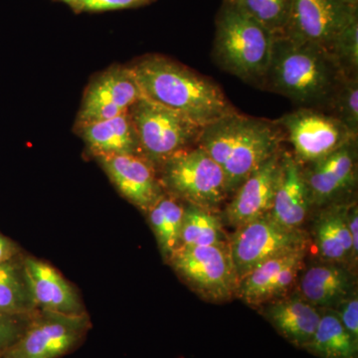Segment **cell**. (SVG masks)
<instances>
[{
  "label": "cell",
  "mask_w": 358,
  "mask_h": 358,
  "mask_svg": "<svg viewBox=\"0 0 358 358\" xmlns=\"http://www.w3.org/2000/svg\"><path fill=\"white\" fill-rule=\"evenodd\" d=\"M278 334L294 348L303 350L315 333L322 310L306 300L298 289L259 308Z\"/></svg>",
  "instance_id": "obj_18"
},
{
  "label": "cell",
  "mask_w": 358,
  "mask_h": 358,
  "mask_svg": "<svg viewBox=\"0 0 358 358\" xmlns=\"http://www.w3.org/2000/svg\"><path fill=\"white\" fill-rule=\"evenodd\" d=\"M188 288L210 303L236 298V270L229 245L179 247L166 262Z\"/></svg>",
  "instance_id": "obj_7"
},
{
  "label": "cell",
  "mask_w": 358,
  "mask_h": 358,
  "mask_svg": "<svg viewBox=\"0 0 358 358\" xmlns=\"http://www.w3.org/2000/svg\"><path fill=\"white\" fill-rule=\"evenodd\" d=\"M329 52L346 76H357L358 18L338 33L331 45Z\"/></svg>",
  "instance_id": "obj_29"
},
{
  "label": "cell",
  "mask_w": 358,
  "mask_h": 358,
  "mask_svg": "<svg viewBox=\"0 0 358 358\" xmlns=\"http://www.w3.org/2000/svg\"><path fill=\"white\" fill-rule=\"evenodd\" d=\"M341 1L353 9H358V0H341Z\"/></svg>",
  "instance_id": "obj_35"
},
{
  "label": "cell",
  "mask_w": 358,
  "mask_h": 358,
  "mask_svg": "<svg viewBox=\"0 0 358 358\" xmlns=\"http://www.w3.org/2000/svg\"><path fill=\"white\" fill-rule=\"evenodd\" d=\"M150 0H83L80 9L88 11L115 10L148 3Z\"/></svg>",
  "instance_id": "obj_32"
},
{
  "label": "cell",
  "mask_w": 358,
  "mask_h": 358,
  "mask_svg": "<svg viewBox=\"0 0 358 358\" xmlns=\"http://www.w3.org/2000/svg\"><path fill=\"white\" fill-rule=\"evenodd\" d=\"M157 169L164 192L185 203L219 211L230 199L222 169L199 145L174 155Z\"/></svg>",
  "instance_id": "obj_5"
},
{
  "label": "cell",
  "mask_w": 358,
  "mask_h": 358,
  "mask_svg": "<svg viewBox=\"0 0 358 358\" xmlns=\"http://www.w3.org/2000/svg\"><path fill=\"white\" fill-rule=\"evenodd\" d=\"M292 145V155L301 166H307L336 152L357 138L345 124L324 110L299 108L275 121Z\"/></svg>",
  "instance_id": "obj_10"
},
{
  "label": "cell",
  "mask_w": 358,
  "mask_h": 358,
  "mask_svg": "<svg viewBox=\"0 0 358 358\" xmlns=\"http://www.w3.org/2000/svg\"><path fill=\"white\" fill-rule=\"evenodd\" d=\"M22 253V249L16 242L0 232V265Z\"/></svg>",
  "instance_id": "obj_34"
},
{
  "label": "cell",
  "mask_w": 358,
  "mask_h": 358,
  "mask_svg": "<svg viewBox=\"0 0 358 358\" xmlns=\"http://www.w3.org/2000/svg\"><path fill=\"white\" fill-rule=\"evenodd\" d=\"M345 76L324 47L280 36L275 37L261 88L286 96L299 108L327 113Z\"/></svg>",
  "instance_id": "obj_2"
},
{
  "label": "cell",
  "mask_w": 358,
  "mask_h": 358,
  "mask_svg": "<svg viewBox=\"0 0 358 358\" xmlns=\"http://www.w3.org/2000/svg\"><path fill=\"white\" fill-rule=\"evenodd\" d=\"M129 68L143 98L176 110L202 128L236 110L216 82L171 59L148 55Z\"/></svg>",
  "instance_id": "obj_1"
},
{
  "label": "cell",
  "mask_w": 358,
  "mask_h": 358,
  "mask_svg": "<svg viewBox=\"0 0 358 358\" xmlns=\"http://www.w3.org/2000/svg\"><path fill=\"white\" fill-rule=\"evenodd\" d=\"M138 141V154L155 167L174 155L199 145L202 127L141 96L129 110Z\"/></svg>",
  "instance_id": "obj_6"
},
{
  "label": "cell",
  "mask_w": 358,
  "mask_h": 358,
  "mask_svg": "<svg viewBox=\"0 0 358 358\" xmlns=\"http://www.w3.org/2000/svg\"><path fill=\"white\" fill-rule=\"evenodd\" d=\"M303 350L320 358H358V343L333 310H322L319 326Z\"/></svg>",
  "instance_id": "obj_25"
},
{
  "label": "cell",
  "mask_w": 358,
  "mask_h": 358,
  "mask_svg": "<svg viewBox=\"0 0 358 358\" xmlns=\"http://www.w3.org/2000/svg\"><path fill=\"white\" fill-rule=\"evenodd\" d=\"M24 266L37 310L68 315L88 313L74 285L50 263L25 254Z\"/></svg>",
  "instance_id": "obj_17"
},
{
  "label": "cell",
  "mask_w": 358,
  "mask_h": 358,
  "mask_svg": "<svg viewBox=\"0 0 358 358\" xmlns=\"http://www.w3.org/2000/svg\"><path fill=\"white\" fill-rule=\"evenodd\" d=\"M358 18V9L341 0H293L282 36L319 45L329 51L339 32Z\"/></svg>",
  "instance_id": "obj_12"
},
{
  "label": "cell",
  "mask_w": 358,
  "mask_h": 358,
  "mask_svg": "<svg viewBox=\"0 0 358 358\" xmlns=\"http://www.w3.org/2000/svg\"><path fill=\"white\" fill-rule=\"evenodd\" d=\"M308 250L266 261L240 280L236 298L254 308L287 296L298 285Z\"/></svg>",
  "instance_id": "obj_14"
},
{
  "label": "cell",
  "mask_w": 358,
  "mask_h": 358,
  "mask_svg": "<svg viewBox=\"0 0 358 358\" xmlns=\"http://www.w3.org/2000/svg\"><path fill=\"white\" fill-rule=\"evenodd\" d=\"M96 159L120 194L143 213L164 194L157 167L141 155H112Z\"/></svg>",
  "instance_id": "obj_16"
},
{
  "label": "cell",
  "mask_w": 358,
  "mask_h": 358,
  "mask_svg": "<svg viewBox=\"0 0 358 358\" xmlns=\"http://www.w3.org/2000/svg\"><path fill=\"white\" fill-rule=\"evenodd\" d=\"M90 154L95 159L138 154V141L129 112L78 127Z\"/></svg>",
  "instance_id": "obj_22"
},
{
  "label": "cell",
  "mask_w": 358,
  "mask_h": 358,
  "mask_svg": "<svg viewBox=\"0 0 358 358\" xmlns=\"http://www.w3.org/2000/svg\"><path fill=\"white\" fill-rule=\"evenodd\" d=\"M141 96L140 86L129 66L110 68L95 78L85 92L77 127L129 112Z\"/></svg>",
  "instance_id": "obj_13"
},
{
  "label": "cell",
  "mask_w": 358,
  "mask_h": 358,
  "mask_svg": "<svg viewBox=\"0 0 358 358\" xmlns=\"http://www.w3.org/2000/svg\"><path fill=\"white\" fill-rule=\"evenodd\" d=\"M91 329L89 313L68 315L37 310L3 358L64 357L83 345Z\"/></svg>",
  "instance_id": "obj_9"
},
{
  "label": "cell",
  "mask_w": 358,
  "mask_h": 358,
  "mask_svg": "<svg viewBox=\"0 0 358 358\" xmlns=\"http://www.w3.org/2000/svg\"><path fill=\"white\" fill-rule=\"evenodd\" d=\"M185 202L164 192L145 212L164 262L179 247Z\"/></svg>",
  "instance_id": "obj_23"
},
{
  "label": "cell",
  "mask_w": 358,
  "mask_h": 358,
  "mask_svg": "<svg viewBox=\"0 0 358 358\" xmlns=\"http://www.w3.org/2000/svg\"><path fill=\"white\" fill-rule=\"evenodd\" d=\"M25 253L0 265V313L31 315L36 312L24 266Z\"/></svg>",
  "instance_id": "obj_24"
},
{
  "label": "cell",
  "mask_w": 358,
  "mask_h": 358,
  "mask_svg": "<svg viewBox=\"0 0 358 358\" xmlns=\"http://www.w3.org/2000/svg\"><path fill=\"white\" fill-rule=\"evenodd\" d=\"M355 272L341 264L324 262L305 267L299 278L298 291L320 310H333L357 289Z\"/></svg>",
  "instance_id": "obj_20"
},
{
  "label": "cell",
  "mask_w": 358,
  "mask_h": 358,
  "mask_svg": "<svg viewBox=\"0 0 358 358\" xmlns=\"http://www.w3.org/2000/svg\"><path fill=\"white\" fill-rule=\"evenodd\" d=\"M341 324L352 338L358 343V296L357 289L350 294L348 298L333 308Z\"/></svg>",
  "instance_id": "obj_31"
},
{
  "label": "cell",
  "mask_w": 358,
  "mask_h": 358,
  "mask_svg": "<svg viewBox=\"0 0 358 358\" xmlns=\"http://www.w3.org/2000/svg\"><path fill=\"white\" fill-rule=\"evenodd\" d=\"M33 313L31 315L0 313V358H3L6 353L24 334Z\"/></svg>",
  "instance_id": "obj_30"
},
{
  "label": "cell",
  "mask_w": 358,
  "mask_h": 358,
  "mask_svg": "<svg viewBox=\"0 0 358 358\" xmlns=\"http://www.w3.org/2000/svg\"><path fill=\"white\" fill-rule=\"evenodd\" d=\"M228 245L240 282L266 261L310 249V238L305 231L289 229L266 214L235 229Z\"/></svg>",
  "instance_id": "obj_8"
},
{
  "label": "cell",
  "mask_w": 358,
  "mask_h": 358,
  "mask_svg": "<svg viewBox=\"0 0 358 358\" xmlns=\"http://www.w3.org/2000/svg\"><path fill=\"white\" fill-rule=\"evenodd\" d=\"M312 209L303 166L291 152L282 150L279 178L268 214L285 227L303 230Z\"/></svg>",
  "instance_id": "obj_19"
},
{
  "label": "cell",
  "mask_w": 358,
  "mask_h": 358,
  "mask_svg": "<svg viewBox=\"0 0 358 358\" xmlns=\"http://www.w3.org/2000/svg\"><path fill=\"white\" fill-rule=\"evenodd\" d=\"M62 1L70 4V6H74L75 8H80V6H81L82 1H83V0H62Z\"/></svg>",
  "instance_id": "obj_36"
},
{
  "label": "cell",
  "mask_w": 358,
  "mask_h": 358,
  "mask_svg": "<svg viewBox=\"0 0 358 358\" xmlns=\"http://www.w3.org/2000/svg\"><path fill=\"white\" fill-rule=\"evenodd\" d=\"M284 141L275 121L235 110L203 127L199 145L222 169L232 196L250 174L281 150Z\"/></svg>",
  "instance_id": "obj_3"
},
{
  "label": "cell",
  "mask_w": 358,
  "mask_h": 358,
  "mask_svg": "<svg viewBox=\"0 0 358 358\" xmlns=\"http://www.w3.org/2000/svg\"><path fill=\"white\" fill-rule=\"evenodd\" d=\"M346 223L352 237L353 258L357 262L358 259V207L357 200L348 202L346 210Z\"/></svg>",
  "instance_id": "obj_33"
},
{
  "label": "cell",
  "mask_w": 358,
  "mask_h": 358,
  "mask_svg": "<svg viewBox=\"0 0 358 358\" xmlns=\"http://www.w3.org/2000/svg\"><path fill=\"white\" fill-rule=\"evenodd\" d=\"M355 136H358V76H345L329 110Z\"/></svg>",
  "instance_id": "obj_28"
},
{
  "label": "cell",
  "mask_w": 358,
  "mask_h": 358,
  "mask_svg": "<svg viewBox=\"0 0 358 358\" xmlns=\"http://www.w3.org/2000/svg\"><path fill=\"white\" fill-rule=\"evenodd\" d=\"M303 174L313 208L350 201L357 185V138L303 166Z\"/></svg>",
  "instance_id": "obj_11"
},
{
  "label": "cell",
  "mask_w": 358,
  "mask_h": 358,
  "mask_svg": "<svg viewBox=\"0 0 358 358\" xmlns=\"http://www.w3.org/2000/svg\"><path fill=\"white\" fill-rule=\"evenodd\" d=\"M215 25L212 55L216 64L242 81L261 88L270 67L274 35L225 1Z\"/></svg>",
  "instance_id": "obj_4"
},
{
  "label": "cell",
  "mask_w": 358,
  "mask_h": 358,
  "mask_svg": "<svg viewBox=\"0 0 358 358\" xmlns=\"http://www.w3.org/2000/svg\"><path fill=\"white\" fill-rule=\"evenodd\" d=\"M228 242L218 211L186 203L179 247L219 246Z\"/></svg>",
  "instance_id": "obj_26"
},
{
  "label": "cell",
  "mask_w": 358,
  "mask_h": 358,
  "mask_svg": "<svg viewBox=\"0 0 358 358\" xmlns=\"http://www.w3.org/2000/svg\"><path fill=\"white\" fill-rule=\"evenodd\" d=\"M282 148L261 164L237 188L226 204L223 222L237 229L270 213L281 167Z\"/></svg>",
  "instance_id": "obj_15"
},
{
  "label": "cell",
  "mask_w": 358,
  "mask_h": 358,
  "mask_svg": "<svg viewBox=\"0 0 358 358\" xmlns=\"http://www.w3.org/2000/svg\"><path fill=\"white\" fill-rule=\"evenodd\" d=\"M348 202L329 205L320 209L313 227V239L324 262L341 264L355 272L352 237L346 223Z\"/></svg>",
  "instance_id": "obj_21"
},
{
  "label": "cell",
  "mask_w": 358,
  "mask_h": 358,
  "mask_svg": "<svg viewBox=\"0 0 358 358\" xmlns=\"http://www.w3.org/2000/svg\"><path fill=\"white\" fill-rule=\"evenodd\" d=\"M260 23L274 37L284 34L293 0H224Z\"/></svg>",
  "instance_id": "obj_27"
}]
</instances>
